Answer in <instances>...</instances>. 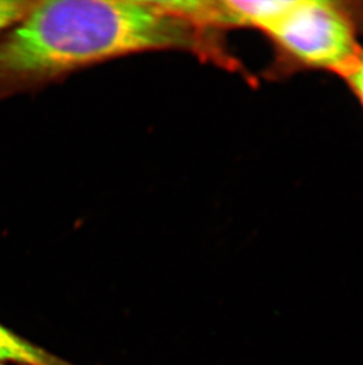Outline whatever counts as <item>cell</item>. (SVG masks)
Returning a JSON list of instances; mask_svg holds the SVG:
<instances>
[{"mask_svg": "<svg viewBox=\"0 0 363 365\" xmlns=\"http://www.w3.org/2000/svg\"><path fill=\"white\" fill-rule=\"evenodd\" d=\"M0 362L19 365H64L50 354L0 324Z\"/></svg>", "mask_w": 363, "mask_h": 365, "instance_id": "obj_3", "label": "cell"}, {"mask_svg": "<svg viewBox=\"0 0 363 365\" xmlns=\"http://www.w3.org/2000/svg\"><path fill=\"white\" fill-rule=\"evenodd\" d=\"M35 3L24 0H0V34L24 17Z\"/></svg>", "mask_w": 363, "mask_h": 365, "instance_id": "obj_4", "label": "cell"}, {"mask_svg": "<svg viewBox=\"0 0 363 365\" xmlns=\"http://www.w3.org/2000/svg\"><path fill=\"white\" fill-rule=\"evenodd\" d=\"M264 35L273 44L274 76L327 71L341 76L363 48V3L294 0L269 21Z\"/></svg>", "mask_w": 363, "mask_h": 365, "instance_id": "obj_2", "label": "cell"}, {"mask_svg": "<svg viewBox=\"0 0 363 365\" xmlns=\"http://www.w3.org/2000/svg\"><path fill=\"white\" fill-rule=\"evenodd\" d=\"M189 28L162 1H36L0 34V100L93 63L190 46Z\"/></svg>", "mask_w": 363, "mask_h": 365, "instance_id": "obj_1", "label": "cell"}, {"mask_svg": "<svg viewBox=\"0 0 363 365\" xmlns=\"http://www.w3.org/2000/svg\"><path fill=\"white\" fill-rule=\"evenodd\" d=\"M0 365H19V364H14V363L0 362Z\"/></svg>", "mask_w": 363, "mask_h": 365, "instance_id": "obj_6", "label": "cell"}, {"mask_svg": "<svg viewBox=\"0 0 363 365\" xmlns=\"http://www.w3.org/2000/svg\"><path fill=\"white\" fill-rule=\"evenodd\" d=\"M354 96L363 108V50L353 64L341 75Z\"/></svg>", "mask_w": 363, "mask_h": 365, "instance_id": "obj_5", "label": "cell"}]
</instances>
